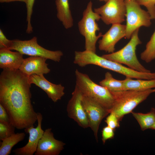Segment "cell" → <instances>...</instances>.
Masks as SVG:
<instances>
[{
  "label": "cell",
  "instance_id": "cell-1",
  "mask_svg": "<svg viewBox=\"0 0 155 155\" xmlns=\"http://www.w3.org/2000/svg\"><path fill=\"white\" fill-rule=\"evenodd\" d=\"M31 85L29 76L19 69H4L0 75V104L10 123L18 129L33 126L37 120L31 103Z\"/></svg>",
  "mask_w": 155,
  "mask_h": 155
},
{
  "label": "cell",
  "instance_id": "cell-2",
  "mask_svg": "<svg viewBox=\"0 0 155 155\" xmlns=\"http://www.w3.org/2000/svg\"><path fill=\"white\" fill-rule=\"evenodd\" d=\"M76 85L83 95L110 111L114 99L112 93L106 88L93 81L89 76L76 69L75 71Z\"/></svg>",
  "mask_w": 155,
  "mask_h": 155
},
{
  "label": "cell",
  "instance_id": "cell-3",
  "mask_svg": "<svg viewBox=\"0 0 155 155\" xmlns=\"http://www.w3.org/2000/svg\"><path fill=\"white\" fill-rule=\"evenodd\" d=\"M111 92L114 101L110 113H114L120 121L124 115L131 113L138 104L155 93V88L144 91L124 90Z\"/></svg>",
  "mask_w": 155,
  "mask_h": 155
},
{
  "label": "cell",
  "instance_id": "cell-4",
  "mask_svg": "<svg viewBox=\"0 0 155 155\" xmlns=\"http://www.w3.org/2000/svg\"><path fill=\"white\" fill-rule=\"evenodd\" d=\"M92 4L91 1L88 3L78 26L80 34L85 38V50L96 53V42L102 34L101 32L96 34L100 30L97 22L100 19V16L92 10Z\"/></svg>",
  "mask_w": 155,
  "mask_h": 155
},
{
  "label": "cell",
  "instance_id": "cell-5",
  "mask_svg": "<svg viewBox=\"0 0 155 155\" xmlns=\"http://www.w3.org/2000/svg\"><path fill=\"white\" fill-rule=\"evenodd\" d=\"M139 28L133 33L131 40L128 43L120 50L109 54H104L103 57L128 66L129 68L137 71L150 73V70L145 68L138 60L136 54L137 46L142 44L138 33Z\"/></svg>",
  "mask_w": 155,
  "mask_h": 155
},
{
  "label": "cell",
  "instance_id": "cell-6",
  "mask_svg": "<svg viewBox=\"0 0 155 155\" xmlns=\"http://www.w3.org/2000/svg\"><path fill=\"white\" fill-rule=\"evenodd\" d=\"M86 62L88 65H96L123 75L126 78L147 80L155 79V72L137 71L124 66L120 63L100 56L93 52L88 54L86 57Z\"/></svg>",
  "mask_w": 155,
  "mask_h": 155
},
{
  "label": "cell",
  "instance_id": "cell-7",
  "mask_svg": "<svg viewBox=\"0 0 155 155\" xmlns=\"http://www.w3.org/2000/svg\"><path fill=\"white\" fill-rule=\"evenodd\" d=\"M8 49L15 50L23 55L41 57L57 62L60 61L63 55L61 51H51L41 46L38 43L36 36L28 40H12Z\"/></svg>",
  "mask_w": 155,
  "mask_h": 155
},
{
  "label": "cell",
  "instance_id": "cell-8",
  "mask_svg": "<svg viewBox=\"0 0 155 155\" xmlns=\"http://www.w3.org/2000/svg\"><path fill=\"white\" fill-rule=\"evenodd\" d=\"M126 12V35L125 37L129 39L133 32L142 26L149 27L151 20L148 11L142 9L135 1H125Z\"/></svg>",
  "mask_w": 155,
  "mask_h": 155
},
{
  "label": "cell",
  "instance_id": "cell-9",
  "mask_svg": "<svg viewBox=\"0 0 155 155\" xmlns=\"http://www.w3.org/2000/svg\"><path fill=\"white\" fill-rule=\"evenodd\" d=\"M106 24H121L125 21L126 10L123 0H108L104 5L94 9Z\"/></svg>",
  "mask_w": 155,
  "mask_h": 155
},
{
  "label": "cell",
  "instance_id": "cell-10",
  "mask_svg": "<svg viewBox=\"0 0 155 155\" xmlns=\"http://www.w3.org/2000/svg\"><path fill=\"white\" fill-rule=\"evenodd\" d=\"M82 103L87 117L89 127L92 130L96 140L98 142L99 125L102 120L109 114L110 112L99 104L83 95Z\"/></svg>",
  "mask_w": 155,
  "mask_h": 155
},
{
  "label": "cell",
  "instance_id": "cell-11",
  "mask_svg": "<svg viewBox=\"0 0 155 155\" xmlns=\"http://www.w3.org/2000/svg\"><path fill=\"white\" fill-rule=\"evenodd\" d=\"M82 93L75 85L68 102L66 110L69 118L73 120L80 126L86 129L89 127V124L82 103Z\"/></svg>",
  "mask_w": 155,
  "mask_h": 155
},
{
  "label": "cell",
  "instance_id": "cell-12",
  "mask_svg": "<svg viewBox=\"0 0 155 155\" xmlns=\"http://www.w3.org/2000/svg\"><path fill=\"white\" fill-rule=\"evenodd\" d=\"M38 125L36 128L32 126L24 129L25 132L28 133V142L24 147L13 150L16 155H33L36 152L39 140L42 136L44 131L41 127L42 116L37 113Z\"/></svg>",
  "mask_w": 155,
  "mask_h": 155
},
{
  "label": "cell",
  "instance_id": "cell-13",
  "mask_svg": "<svg viewBox=\"0 0 155 155\" xmlns=\"http://www.w3.org/2000/svg\"><path fill=\"white\" fill-rule=\"evenodd\" d=\"M51 130L49 128L44 131L39 140L35 155H59L64 149L65 144L55 139Z\"/></svg>",
  "mask_w": 155,
  "mask_h": 155
},
{
  "label": "cell",
  "instance_id": "cell-14",
  "mask_svg": "<svg viewBox=\"0 0 155 155\" xmlns=\"http://www.w3.org/2000/svg\"><path fill=\"white\" fill-rule=\"evenodd\" d=\"M126 25L121 24H112L110 29L104 34L98 42V48L100 51L111 53L114 52L116 44L125 37Z\"/></svg>",
  "mask_w": 155,
  "mask_h": 155
},
{
  "label": "cell",
  "instance_id": "cell-15",
  "mask_svg": "<svg viewBox=\"0 0 155 155\" xmlns=\"http://www.w3.org/2000/svg\"><path fill=\"white\" fill-rule=\"evenodd\" d=\"M29 80L31 84H34L44 90L54 102L61 100L65 94L64 86L49 81L43 75H32L29 77Z\"/></svg>",
  "mask_w": 155,
  "mask_h": 155
},
{
  "label": "cell",
  "instance_id": "cell-16",
  "mask_svg": "<svg viewBox=\"0 0 155 155\" xmlns=\"http://www.w3.org/2000/svg\"><path fill=\"white\" fill-rule=\"evenodd\" d=\"M47 59L41 57L31 56L24 59L19 69L29 77L34 74H47L51 70L46 63Z\"/></svg>",
  "mask_w": 155,
  "mask_h": 155
},
{
  "label": "cell",
  "instance_id": "cell-17",
  "mask_svg": "<svg viewBox=\"0 0 155 155\" xmlns=\"http://www.w3.org/2000/svg\"><path fill=\"white\" fill-rule=\"evenodd\" d=\"M23 55L7 49H0V68L4 69H19L24 60Z\"/></svg>",
  "mask_w": 155,
  "mask_h": 155
},
{
  "label": "cell",
  "instance_id": "cell-18",
  "mask_svg": "<svg viewBox=\"0 0 155 155\" xmlns=\"http://www.w3.org/2000/svg\"><path fill=\"white\" fill-rule=\"evenodd\" d=\"M57 16L64 28L68 29L73 26V21L70 9L69 0H55Z\"/></svg>",
  "mask_w": 155,
  "mask_h": 155
},
{
  "label": "cell",
  "instance_id": "cell-19",
  "mask_svg": "<svg viewBox=\"0 0 155 155\" xmlns=\"http://www.w3.org/2000/svg\"><path fill=\"white\" fill-rule=\"evenodd\" d=\"M124 81L125 90L141 91L155 88V79L133 80L126 78Z\"/></svg>",
  "mask_w": 155,
  "mask_h": 155
},
{
  "label": "cell",
  "instance_id": "cell-20",
  "mask_svg": "<svg viewBox=\"0 0 155 155\" xmlns=\"http://www.w3.org/2000/svg\"><path fill=\"white\" fill-rule=\"evenodd\" d=\"M131 113L143 131L151 129L155 123V109L154 108H152L150 111L146 113Z\"/></svg>",
  "mask_w": 155,
  "mask_h": 155
},
{
  "label": "cell",
  "instance_id": "cell-21",
  "mask_svg": "<svg viewBox=\"0 0 155 155\" xmlns=\"http://www.w3.org/2000/svg\"><path fill=\"white\" fill-rule=\"evenodd\" d=\"M25 135L24 132L18 133L2 140L0 147V155H9L10 154L12 148L23 140Z\"/></svg>",
  "mask_w": 155,
  "mask_h": 155
},
{
  "label": "cell",
  "instance_id": "cell-22",
  "mask_svg": "<svg viewBox=\"0 0 155 155\" xmlns=\"http://www.w3.org/2000/svg\"><path fill=\"white\" fill-rule=\"evenodd\" d=\"M124 80H119L114 78L109 72H106L104 78L99 82L100 85L106 88L111 92L125 90Z\"/></svg>",
  "mask_w": 155,
  "mask_h": 155
},
{
  "label": "cell",
  "instance_id": "cell-23",
  "mask_svg": "<svg viewBox=\"0 0 155 155\" xmlns=\"http://www.w3.org/2000/svg\"><path fill=\"white\" fill-rule=\"evenodd\" d=\"M140 58L147 63L155 59V30L147 43L145 50L141 53Z\"/></svg>",
  "mask_w": 155,
  "mask_h": 155
},
{
  "label": "cell",
  "instance_id": "cell-24",
  "mask_svg": "<svg viewBox=\"0 0 155 155\" xmlns=\"http://www.w3.org/2000/svg\"><path fill=\"white\" fill-rule=\"evenodd\" d=\"M15 128L11 123L0 122V140H2L15 133Z\"/></svg>",
  "mask_w": 155,
  "mask_h": 155
},
{
  "label": "cell",
  "instance_id": "cell-25",
  "mask_svg": "<svg viewBox=\"0 0 155 155\" xmlns=\"http://www.w3.org/2000/svg\"><path fill=\"white\" fill-rule=\"evenodd\" d=\"M35 0H25L27 9L26 21L27 22L26 32L31 33L33 31V28L31 24V18L33 11V8Z\"/></svg>",
  "mask_w": 155,
  "mask_h": 155
},
{
  "label": "cell",
  "instance_id": "cell-26",
  "mask_svg": "<svg viewBox=\"0 0 155 155\" xmlns=\"http://www.w3.org/2000/svg\"><path fill=\"white\" fill-rule=\"evenodd\" d=\"M135 1L140 5L145 6L151 20H155V0H135Z\"/></svg>",
  "mask_w": 155,
  "mask_h": 155
},
{
  "label": "cell",
  "instance_id": "cell-27",
  "mask_svg": "<svg viewBox=\"0 0 155 155\" xmlns=\"http://www.w3.org/2000/svg\"><path fill=\"white\" fill-rule=\"evenodd\" d=\"M105 121L107 126L114 130L120 126V121L115 115L113 112H111L109 114Z\"/></svg>",
  "mask_w": 155,
  "mask_h": 155
},
{
  "label": "cell",
  "instance_id": "cell-28",
  "mask_svg": "<svg viewBox=\"0 0 155 155\" xmlns=\"http://www.w3.org/2000/svg\"><path fill=\"white\" fill-rule=\"evenodd\" d=\"M113 129L108 126L104 127L102 131V141L104 144L107 140L113 138L114 136Z\"/></svg>",
  "mask_w": 155,
  "mask_h": 155
},
{
  "label": "cell",
  "instance_id": "cell-29",
  "mask_svg": "<svg viewBox=\"0 0 155 155\" xmlns=\"http://www.w3.org/2000/svg\"><path fill=\"white\" fill-rule=\"evenodd\" d=\"M12 40L7 39L3 33L2 30L0 29V49H7L9 47Z\"/></svg>",
  "mask_w": 155,
  "mask_h": 155
},
{
  "label": "cell",
  "instance_id": "cell-30",
  "mask_svg": "<svg viewBox=\"0 0 155 155\" xmlns=\"http://www.w3.org/2000/svg\"><path fill=\"white\" fill-rule=\"evenodd\" d=\"M0 122L10 123L9 116L7 111L0 104Z\"/></svg>",
  "mask_w": 155,
  "mask_h": 155
},
{
  "label": "cell",
  "instance_id": "cell-31",
  "mask_svg": "<svg viewBox=\"0 0 155 155\" xmlns=\"http://www.w3.org/2000/svg\"><path fill=\"white\" fill-rule=\"evenodd\" d=\"M20 1L25 2V0H0L1 3L9 2L14 1Z\"/></svg>",
  "mask_w": 155,
  "mask_h": 155
},
{
  "label": "cell",
  "instance_id": "cell-32",
  "mask_svg": "<svg viewBox=\"0 0 155 155\" xmlns=\"http://www.w3.org/2000/svg\"><path fill=\"white\" fill-rule=\"evenodd\" d=\"M151 129H153V130H155V123L154 124V125L151 128Z\"/></svg>",
  "mask_w": 155,
  "mask_h": 155
},
{
  "label": "cell",
  "instance_id": "cell-33",
  "mask_svg": "<svg viewBox=\"0 0 155 155\" xmlns=\"http://www.w3.org/2000/svg\"><path fill=\"white\" fill-rule=\"evenodd\" d=\"M99 0L100 1H104L106 3L108 1V0Z\"/></svg>",
  "mask_w": 155,
  "mask_h": 155
},
{
  "label": "cell",
  "instance_id": "cell-34",
  "mask_svg": "<svg viewBox=\"0 0 155 155\" xmlns=\"http://www.w3.org/2000/svg\"><path fill=\"white\" fill-rule=\"evenodd\" d=\"M124 0V1H129V0H131V1H135V0Z\"/></svg>",
  "mask_w": 155,
  "mask_h": 155
}]
</instances>
